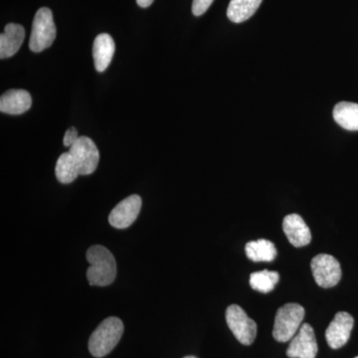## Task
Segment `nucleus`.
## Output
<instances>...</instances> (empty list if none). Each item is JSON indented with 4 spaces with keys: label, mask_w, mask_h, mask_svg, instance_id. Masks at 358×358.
Returning a JSON list of instances; mask_svg holds the SVG:
<instances>
[{
    "label": "nucleus",
    "mask_w": 358,
    "mask_h": 358,
    "mask_svg": "<svg viewBox=\"0 0 358 358\" xmlns=\"http://www.w3.org/2000/svg\"><path fill=\"white\" fill-rule=\"evenodd\" d=\"M226 322L235 338L244 345L254 343L257 336V324L250 319L241 307L231 305L226 310Z\"/></svg>",
    "instance_id": "obj_5"
},
{
    "label": "nucleus",
    "mask_w": 358,
    "mask_h": 358,
    "mask_svg": "<svg viewBox=\"0 0 358 358\" xmlns=\"http://www.w3.org/2000/svg\"><path fill=\"white\" fill-rule=\"evenodd\" d=\"M124 334V324L119 317L103 320L89 339V350L95 357H103L119 343Z\"/></svg>",
    "instance_id": "obj_2"
},
{
    "label": "nucleus",
    "mask_w": 358,
    "mask_h": 358,
    "mask_svg": "<svg viewBox=\"0 0 358 358\" xmlns=\"http://www.w3.org/2000/svg\"><path fill=\"white\" fill-rule=\"evenodd\" d=\"M245 252L253 262H272L277 257L275 244L266 239L249 242L245 246Z\"/></svg>",
    "instance_id": "obj_16"
},
{
    "label": "nucleus",
    "mask_w": 358,
    "mask_h": 358,
    "mask_svg": "<svg viewBox=\"0 0 358 358\" xmlns=\"http://www.w3.org/2000/svg\"><path fill=\"white\" fill-rule=\"evenodd\" d=\"M141 209V199L131 195L120 202L110 213L109 222L117 229L128 228L136 220Z\"/></svg>",
    "instance_id": "obj_9"
},
{
    "label": "nucleus",
    "mask_w": 358,
    "mask_h": 358,
    "mask_svg": "<svg viewBox=\"0 0 358 358\" xmlns=\"http://www.w3.org/2000/svg\"><path fill=\"white\" fill-rule=\"evenodd\" d=\"M25 38V29L23 26L9 23L4 32L0 35V58L13 57L20 50Z\"/></svg>",
    "instance_id": "obj_13"
},
{
    "label": "nucleus",
    "mask_w": 358,
    "mask_h": 358,
    "mask_svg": "<svg viewBox=\"0 0 358 358\" xmlns=\"http://www.w3.org/2000/svg\"><path fill=\"white\" fill-rule=\"evenodd\" d=\"M56 178L63 185L73 182L80 176L76 164L70 152H64L59 157L55 167Z\"/></svg>",
    "instance_id": "obj_18"
},
{
    "label": "nucleus",
    "mask_w": 358,
    "mask_h": 358,
    "mask_svg": "<svg viewBox=\"0 0 358 358\" xmlns=\"http://www.w3.org/2000/svg\"><path fill=\"white\" fill-rule=\"evenodd\" d=\"M154 1L155 0H136V3L143 8H147V7L152 6Z\"/></svg>",
    "instance_id": "obj_22"
},
{
    "label": "nucleus",
    "mask_w": 358,
    "mask_h": 358,
    "mask_svg": "<svg viewBox=\"0 0 358 358\" xmlns=\"http://www.w3.org/2000/svg\"><path fill=\"white\" fill-rule=\"evenodd\" d=\"M262 1L263 0H231L227 9L228 18L234 23L244 22L255 14Z\"/></svg>",
    "instance_id": "obj_17"
},
{
    "label": "nucleus",
    "mask_w": 358,
    "mask_h": 358,
    "mask_svg": "<svg viewBox=\"0 0 358 358\" xmlns=\"http://www.w3.org/2000/svg\"><path fill=\"white\" fill-rule=\"evenodd\" d=\"M183 358H197V357H183Z\"/></svg>",
    "instance_id": "obj_23"
},
{
    "label": "nucleus",
    "mask_w": 358,
    "mask_h": 358,
    "mask_svg": "<svg viewBox=\"0 0 358 358\" xmlns=\"http://www.w3.org/2000/svg\"><path fill=\"white\" fill-rule=\"evenodd\" d=\"M282 230L289 243L296 248L307 246L312 241V233L303 219L298 214H289L282 220Z\"/></svg>",
    "instance_id": "obj_11"
},
{
    "label": "nucleus",
    "mask_w": 358,
    "mask_h": 358,
    "mask_svg": "<svg viewBox=\"0 0 358 358\" xmlns=\"http://www.w3.org/2000/svg\"><path fill=\"white\" fill-rule=\"evenodd\" d=\"M334 119L341 128L358 131V103L341 102L334 109Z\"/></svg>",
    "instance_id": "obj_15"
},
{
    "label": "nucleus",
    "mask_w": 358,
    "mask_h": 358,
    "mask_svg": "<svg viewBox=\"0 0 358 358\" xmlns=\"http://www.w3.org/2000/svg\"><path fill=\"white\" fill-rule=\"evenodd\" d=\"M305 317V308L299 303H289L278 310L275 317L273 336L279 343H287L296 336Z\"/></svg>",
    "instance_id": "obj_3"
},
{
    "label": "nucleus",
    "mask_w": 358,
    "mask_h": 358,
    "mask_svg": "<svg viewBox=\"0 0 358 358\" xmlns=\"http://www.w3.org/2000/svg\"><path fill=\"white\" fill-rule=\"evenodd\" d=\"M355 358H358V357H355Z\"/></svg>",
    "instance_id": "obj_24"
},
{
    "label": "nucleus",
    "mask_w": 358,
    "mask_h": 358,
    "mask_svg": "<svg viewBox=\"0 0 358 358\" xmlns=\"http://www.w3.org/2000/svg\"><path fill=\"white\" fill-rule=\"evenodd\" d=\"M78 138H79V136H78L77 129L72 127L66 131L63 143H64L65 147L71 148L76 143Z\"/></svg>",
    "instance_id": "obj_21"
},
{
    "label": "nucleus",
    "mask_w": 358,
    "mask_h": 358,
    "mask_svg": "<svg viewBox=\"0 0 358 358\" xmlns=\"http://www.w3.org/2000/svg\"><path fill=\"white\" fill-rule=\"evenodd\" d=\"M80 176H89L96 171L100 162V152L93 141L88 136H79L76 143L70 148Z\"/></svg>",
    "instance_id": "obj_6"
},
{
    "label": "nucleus",
    "mask_w": 358,
    "mask_h": 358,
    "mask_svg": "<svg viewBox=\"0 0 358 358\" xmlns=\"http://www.w3.org/2000/svg\"><path fill=\"white\" fill-rule=\"evenodd\" d=\"M280 280L279 273L264 270L250 275V286L260 293L268 294L275 289Z\"/></svg>",
    "instance_id": "obj_19"
},
{
    "label": "nucleus",
    "mask_w": 358,
    "mask_h": 358,
    "mask_svg": "<svg viewBox=\"0 0 358 358\" xmlns=\"http://www.w3.org/2000/svg\"><path fill=\"white\" fill-rule=\"evenodd\" d=\"M213 1L214 0H193L192 13L195 16L203 15Z\"/></svg>",
    "instance_id": "obj_20"
},
{
    "label": "nucleus",
    "mask_w": 358,
    "mask_h": 358,
    "mask_svg": "<svg viewBox=\"0 0 358 358\" xmlns=\"http://www.w3.org/2000/svg\"><path fill=\"white\" fill-rule=\"evenodd\" d=\"M310 268L315 281L322 288H333L341 279V264L329 254H320L313 259Z\"/></svg>",
    "instance_id": "obj_7"
},
{
    "label": "nucleus",
    "mask_w": 358,
    "mask_h": 358,
    "mask_svg": "<svg viewBox=\"0 0 358 358\" xmlns=\"http://www.w3.org/2000/svg\"><path fill=\"white\" fill-rule=\"evenodd\" d=\"M317 343L315 331L308 324H301L298 334L291 339L287 355L289 358H315Z\"/></svg>",
    "instance_id": "obj_8"
},
{
    "label": "nucleus",
    "mask_w": 358,
    "mask_h": 358,
    "mask_svg": "<svg viewBox=\"0 0 358 358\" xmlns=\"http://www.w3.org/2000/svg\"><path fill=\"white\" fill-rule=\"evenodd\" d=\"M355 320L348 313H336L326 331L327 345L333 350L343 348L350 341Z\"/></svg>",
    "instance_id": "obj_10"
},
{
    "label": "nucleus",
    "mask_w": 358,
    "mask_h": 358,
    "mask_svg": "<svg viewBox=\"0 0 358 358\" xmlns=\"http://www.w3.org/2000/svg\"><path fill=\"white\" fill-rule=\"evenodd\" d=\"M31 105V96L25 90H9L0 98V110L4 114L21 115Z\"/></svg>",
    "instance_id": "obj_12"
},
{
    "label": "nucleus",
    "mask_w": 358,
    "mask_h": 358,
    "mask_svg": "<svg viewBox=\"0 0 358 358\" xmlns=\"http://www.w3.org/2000/svg\"><path fill=\"white\" fill-rule=\"evenodd\" d=\"M56 38V26L50 9L42 7L33 20L29 48L35 53H39L50 47Z\"/></svg>",
    "instance_id": "obj_4"
},
{
    "label": "nucleus",
    "mask_w": 358,
    "mask_h": 358,
    "mask_svg": "<svg viewBox=\"0 0 358 358\" xmlns=\"http://www.w3.org/2000/svg\"><path fill=\"white\" fill-rule=\"evenodd\" d=\"M86 258L90 263L87 279L91 286H109L115 281L117 263L110 250L102 245H94L87 251Z\"/></svg>",
    "instance_id": "obj_1"
},
{
    "label": "nucleus",
    "mask_w": 358,
    "mask_h": 358,
    "mask_svg": "<svg viewBox=\"0 0 358 358\" xmlns=\"http://www.w3.org/2000/svg\"><path fill=\"white\" fill-rule=\"evenodd\" d=\"M115 51L114 39L107 33L96 37L93 46V57L98 72H103L112 62Z\"/></svg>",
    "instance_id": "obj_14"
}]
</instances>
